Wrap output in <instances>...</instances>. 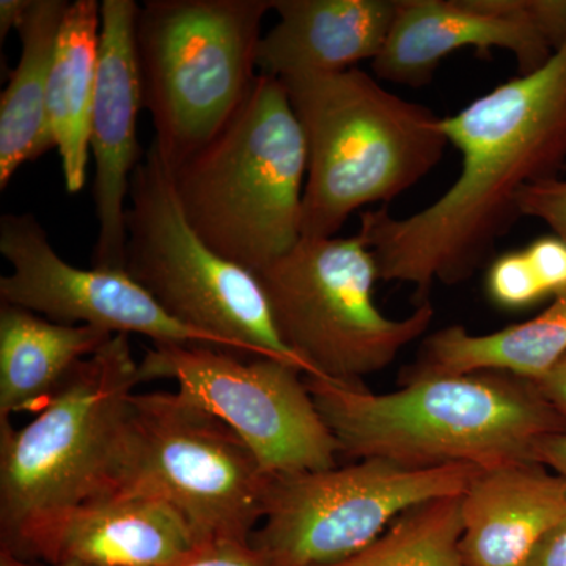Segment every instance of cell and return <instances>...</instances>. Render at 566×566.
<instances>
[{"mask_svg": "<svg viewBox=\"0 0 566 566\" xmlns=\"http://www.w3.org/2000/svg\"><path fill=\"white\" fill-rule=\"evenodd\" d=\"M486 293L497 307L506 311L531 307L549 296L524 251L504 253L491 263Z\"/></svg>", "mask_w": 566, "mask_h": 566, "instance_id": "23", "label": "cell"}, {"mask_svg": "<svg viewBox=\"0 0 566 566\" xmlns=\"http://www.w3.org/2000/svg\"><path fill=\"white\" fill-rule=\"evenodd\" d=\"M275 329L307 376L364 387L405 346L427 333L434 308L419 305L403 319L375 304L378 268L359 237L303 238L286 255L255 274Z\"/></svg>", "mask_w": 566, "mask_h": 566, "instance_id": "9", "label": "cell"}, {"mask_svg": "<svg viewBox=\"0 0 566 566\" xmlns=\"http://www.w3.org/2000/svg\"><path fill=\"white\" fill-rule=\"evenodd\" d=\"M66 0H32L18 33L21 55L0 96V189L25 163L55 148L48 122V84Z\"/></svg>", "mask_w": 566, "mask_h": 566, "instance_id": "21", "label": "cell"}, {"mask_svg": "<svg viewBox=\"0 0 566 566\" xmlns=\"http://www.w3.org/2000/svg\"><path fill=\"white\" fill-rule=\"evenodd\" d=\"M461 494L403 513L354 556L327 566H465L460 551Z\"/></svg>", "mask_w": 566, "mask_h": 566, "instance_id": "22", "label": "cell"}, {"mask_svg": "<svg viewBox=\"0 0 566 566\" xmlns=\"http://www.w3.org/2000/svg\"><path fill=\"white\" fill-rule=\"evenodd\" d=\"M57 566H92V565L80 564V562H69V564H62V565H57Z\"/></svg>", "mask_w": 566, "mask_h": 566, "instance_id": "32", "label": "cell"}, {"mask_svg": "<svg viewBox=\"0 0 566 566\" xmlns=\"http://www.w3.org/2000/svg\"><path fill=\"white\" fill-rule=\"evenodd\" d=\"M524 252L549 296L566 293V241L551 234L538 238Z\"/></svg>", "mask_w": 566, "mask_h": 566, "instance_id": "26", "label": "cell"}, {"mask_svg": "<svg viewBox=\"0 0 566 566\" xmlns=\"http://www.w3.org/2000/svg\"><path fill=\"white\" fill-rule=\"evenodd\" d=\"M115 334L51 322L18 305H0V420L43 408L63 382Z\"/></svg>", "mask_w": 566, "mask_h": 566, "instance_id": "18", "label": "cell"}, {"mask_svg": "<svg viewBox=\"0 0 566 566\" xmlns=\"http://www.w3.org/2000/svg\"><path fill=\"white\" fill-rule=\"evenodd\" d=\"M532 385L566 419V356L549 374Z\"/></svg>", "mask_w": 566, "mask_h": 566, "instance_id": "29", "label": "cell"}, {"mask_svg": "<svg viewBox=\"0 0 566 566\" xmlns=\"http://www.w3.org/2000/svg\"><path fill=\"white\" fill-rule=\"evenodd\" d=\"M271 480L243 439L188 395H133L112 493L161 499L196 545L251 542Z\"/></svg>", "mask_w": 566, "mask_h": 566, "instance_id": "8", "label": "cell"}, {"mask_svg": "<svg viewBox=\"0 0 566 566\" xmlns=\"http://www.w3.org/2000/svg\"><path fill=\"white\" fill-rule=\"evenodd\" d=\"M307 147L303 238H334L349 216L389 203L441 161V117L364 71L283 80Z\"/></svg>", "mask_w": 566, "mask_h": 566, "instance_id": "3", "label": "cell"}, {"mask_svg": "<svg viewBox=\"0 0 566 566\" xmlns=\"http://www.w3.org/2000/svg\"><path fill=\"white\" fill-rule=\"evenodd\" d=\"M536 463L546 465L566 482V433L551 434L539 439L534 449Z\"/></svg>", "mask_w": 566, "mask_h": 566, "instance_id": "28", "label": "cell"}, {"mask_svg": "<svg viewBox=\"0 0 566 566\" xmlns=\"http://www.w3.org/2000/svg\"><path fill=\"white\" fill-rule=\"evenodd\" d=\"M482 469H415L365 458L345 468L273 476L252 546L273 566H327L371 545L403 513L463 494Z\"/></svg>", "mask_w": 566, "mask_h": 566, "instance_id": "10", "label": "cell"}, {"mask_svg": "<svg viewBox=\"0 0 566 566\" xmlns=\"http://www.w3.org/2000/svg\"><path fill=\"white\" fill-rule=\"evenodd\" d=\"M193 545L188 524L161 499L111 493L36 517L2 546L51 566H164Z\"/></svg>", "mask_w": 566, "mask_h": 566, "instance_id": "15", "label": "cell"}, {"mask_svg": "<svg viewBox=\"0 0 566 566\" xmlns=\"http://www.w3.org/2000/svg\"><path fill=\"white\" fill-rule=\"evenodd\" d=\"M164 566H273L252 546L241 539H216L193 545L188 553Z\"/></svg>", "mask_w": 566, "mask_h": 566, "instance_id": "25", "label": "cell"}, {"mask_svg": "<svg viewBox=\"0 0 566 566\" xmlns=\"http://www.w3.org/2000/svg\"><path fill=\"white\" fill-rule=\"evenodd\" d=\"M128 334L85 357L21 430L0 420V532L7 545L36 517L114 491L134 387Z\"/></svg>", "mask_w": 566, "mask_h": 566, "instance_id": "6", "label": "cell"}, {"mask_svg": "<svg viewBox=\"0 0 566 566\" xmlns=\"http://www.w3.org/2000/svg\"><path fill=\"white\" fill-rule=\"evenodd\" d=\"M0 253L11 273L0 277V301L54 323L140 334L155 345H207L211 337L177 322L123 270H82L54 251L32 212L0 218ZM221 349V348H219Z\"/></svg>", "mask_w": 566, "mask_h": 566, "instance_id": "12", "label": "cell"}, {"mask_svg": "<svg viewBox=\"0 0 566 566\" xmlns=\"http://www.w3.org/2000/svg\"><path fill=\"white\" fill-rule=\"evenodd\" d=\"M566 515V482L546 465L480 471L461 494L465 566H526L543 536Z\"/></svg>", "mask_w": 566, "mask_h": 566, "instance_id": "16", "label": "cell"}, {"mask_svg": "<svg viewBox=\"0 0 566 566\" xmlns=\"http://www.w3.org/2000/svg\"><path fill=\"white\" fill-rule=\"evenodd\" d=\"M305 385L340 452L405 468L472 464L482 471L534 460L566 419L532 382L499 371L409 376L374 394L307 376Z\"/></svg>", "mask_w": 566, "mask_h": 566, "instance_id": "2", "label": "cell"}, {"mask_svg": "<svg viewBox=\"0 0 566 566\" xmlns=\"http://www.w3.org/2000/svg\"><path fill=\"white\" fill-rule=\"evenodd\" d=\"M566 356V293L527 322L485 335L449 326L423 342L422 354L409 376L469 375L499 371L536 382Z\"/></svg>", "mask_w": 566, "mask_h": 566, "instance_id": "19", "label": "cell"}, {"mask_svg": "<svg viewBox=\"0 0 566 566\" xmlns=\"http://www.w3.org/2000/svg\"><path fill=\"white\" fill-rule=\"evenodd\" d=\"M126 233V273L167 314L226 352L282 360L307 375L275 329L259 277L212 251L189 226L153 142L133 174Z\"/></svg>", "mask_w": 566, "mask_h": 566, "instance_id": "7", "label": "cell"}, {"mask_svg": "<svg viewBox=\"0 0 566 566\" xmlns=\"http://www.w3.org/2000/svg\"><path fill=\"white\" fill-rule=\"evenodd\" d=\"M172 175L193 232L238 266L256 274L303 240L307 147L281 80L260 74L226 128Z\"/></svg>", "mask_w": 566, "mask_h": 566, "instance_id": "4", "label": "cell"}, {"mask_svg": "<svg viewBox=\"0 0 566 566\" xmlns=\"http://www.w3.org/2000/svg\"><path fill=\"white\" fill-rule=\"evenodd\" d=\"M521 216L539 219L554 234L566 241V180H549L527 186L520 196Z\"/></svg>", "mask_w": 566, "mask_h": 566, "instance_id": "24", "label": "cell"}, {"mask_svg": "<svg viewBox=\"0 0 566 566\" xmlns=\"http://www.w3.org/2000/svg\"><path fill=\"white\" fill-rule=\"evenodd\" d=\"M140 6L134 0H103L98 80L91 118V148L95 158L93 205L98 237L92 266H126V200L134 170L142 161L137 117L142 104L136 21Z\"/></svg>", "mask_w": 566, "mask_h": 566, "instance_id": "13", "label": "cell"}, {"mask_svg": "<svg viewBox=\"0 0 566 566\" xmlns=\"http://www.w3.org/2000/svg\"><path fill=\"white\" fill-rule=\"evenodd\" d=\"M441 126L461 155L449 191L409 218L364 211L357 232L379 281L415 286L417 307L430 303L433 283L468 281L523 218L521 192L564 166L566 43L542 69L497 85Z\"/></svg>", "mask_w": 566, "mask_h": 566, "instance_id": "1", "label": "cell"}, {"mask_svg": "<svg viewBox=\"0 0 566 566\" xmlns=\"http://www.w3.org/2000/svg\"><path fill=\"white\" fill-rule=\"evenodd\" d=\"M102 3L74 0L63 17L48 84V122L61 156L66 191L87 181L91 118L98 80Z\"/></svg>", "mask_w": 566, "mask_h": 566, "instance_id": "20", "label": "cell"}, {"mask_svg": "<svg viewBox=\"0 0 566 566\" xmlns=\"http://www.w3.org/2000/svg\"><path fill=\"white\" fill-rule=\"evenodd\" d=\"M464 48L486 55L512 52L521 76L557 52L536 24L531 0H398L392 29L371 66L379 80L423 87L446 57Z\"/></svg>", "mask_w": 566, "mask_h": 566, "instance_id": "14", "label": "cell"}, {"mask_svg": "<svg viewBox=\"0 0 566 566\" xmlns=\"http://www.w3.org/2000/svg\"><path fill=\"white\" fill-rule=\"evenodd\" d=\"M0 566H33L31 562L25 560L18 556L17 553L9 549V547H3L0 549Z\"/></svg>", "mask_w": 566, "mask_h": 566, "instance_id": "31", "label": "cell"}, {"mask_svg": "<svg viewBox=\"0 0 566 566\" xmlns=\"http://www.w3.org/2000/svg\"><path fill=\"white\" fill-rule=\"evenodd\" d=\"M526 566H566V515L543 536Z\"/></svg>", "mask_w": 566, "mask_h": 566, "instance_id": "27", "label": "cell"}, {"mask_svg": "<svg viewBox=\"0 0 566 566\" xmlns=\"http://www.w3.org/2000/svg\"><path fill=\"white\" fill-rule=\"evenodd\" d=\"M32 0H2L0 2V41L6 40L13 29H20L28 17Z\"/></svg>", "mask_w": 566, "mask_h": 566, "instance_id": "30", "label": "cell"}, {"mask_svg": "<svg viewBox=\"0 0 566 566\" xmlns=\"http://www.w3.org/2000/svg\"><path fill=\"white\" fill-rule=\"evenodd\" d=\"M139 364L144 381L174 379L232 428L268 474L335 468L340 446L293 365L270 357L243 363L226 349L182 344L155 345Z\"/></svg>", "mask_w": 566, "mask_h": 566, "instance_id": "11", "label": "cell"}, {"mask_svg": "<svg viewBox=\"0 0 566 566\" xmlns=\"http://www.w3.org/2000/svg\"><path fill=\"white\" fill-rule=\"evenodd\" d=\"M273 0H147L136 21L142 104L177 170L232 120L259 80Z\"/></svg>", "mask_w": 566, "mask_h": 566, "instance_id": "5", "label": "cell"}, {"mask_svg": "<svg viewBox=\"0 0 566 566\" xmlns=\"http://www.w3.org/2000/svg\"><path fill=\"white\" fill-rule=\"evenodd\" d=\"M398 0H273L279 22L259 46V73L275 80L352 70L385 48Z\"/></svg>", "mask_w": 566, "mask_h": 566, "instance_id": "17", "label": "cell"}]
</instances>
